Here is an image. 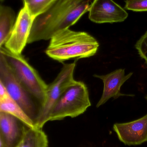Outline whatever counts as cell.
<instances>
[{
  "label": "cell",
  "instance_id": "cell-1",
  "mask_svg": "<svg viewBox=\"0 0 147 147\" xmlns=\"http://www.w3.org/2000/svg\"><path fill=\"white\" fill-rule=\"evenodd\" d=\"M90 0H56L35 18L28 44L48 40L57 32L69 28L89 9Z\"/></svg>",
  "mask_w": 147,
  "mask_h": 147
},
{
  "label": "cell",
  "instance_id": "cell-2",
  "mask_svg": "<svg viewBox=\"0 0 147 147\" xmlns=\"http://www.w3.org/2000/svg\"><path fill=\"white\" fill-rule=\"evenodd\" d=\"M99 47L97 40L88 33L67 28L58 32L51 38L45 52L52 59L63 63L70 59L92 57Z\"/></svg>",
  "mask_w": 147,
  "mask_h": 147
},
{
  "label": "cell",
  "instance_id": "cell-3",
  "mask_svg": "<svg viewBox=\"0 0 147 147\" xmlns=\"http://www.w3.org/2000/svg\"><path fill=\"white\" fill-rule=\"evenodd\" d=\"M0 54L3 56L17 78L41 107L45 99L48 84L22 54L13 53L3 46L0 47Z\"/></svg>",
  "mask_w": 147,
  "mask_h": 147
},
{
  "label": "cell",
  "instance_id": "cell-4",
  "mask_svg": "<svg viewBox=\"0 0 147 147\" xmlns=\"http://www.w3.org/2000/svg\"><path fill=\"white\" fill-rule=\"evenodd\" d=\"M91 105L89 91L86 85L77 81L63 92L54 105L49 121L77 117L83 114Z\"/></svg>",
  "mask_w": 147,
  "mask_h": 147
},
{
  "label": "cell",
  "instance_id": "cell-5",
  "mask_svg": "<svg viewBox=\"0 0 147 147\" xmlns=\"http://www.w3.org/2000/svg\"><path fill=\"white\" fill-rule=\"evenodd\" d=\"M0 82L6 87L11 97L32 119L35 126L40 105L20 82L3 56L1 54Z\"/></svg>",
  "mask_w": 147,
  "mask_h": 147
},
{
  "label": "cell",
  "instance_id": "cell-6",
  "mask_svg": "<svg viewBox=\"0 0 147 147\" xmlns=\"http://www.w3.org/2000/svg\"><path fill=\"white\" fill-rule=\"evenodd\" d=\"M75 63L64 64L56 78L47 85L45 99L40 110L35 128L41 129L49 121L51 112L63 92L76 80L73 78Z\"/></svg>",
  "mask_w": 147,
  "mask_h": 147
},
{
  "label": "cell",
  "instance_id": "cell-7",
  "mask_svg": "<svg viewBox=\"0 0 147 147\" xmlns=\"http://www.w3.org/2000/svg\"><path fill=\"white\" fill-rule=\"evenodd\" d=\"M35 18L25 6L21 9L10 37L3 47L15 54H21L26 45Z\"/></svg>",
  "mask_w": 147,
  "mask_h": 147
},
{
  "label": "cell",
  "instance_id": "cell-8",
  "mask_svg": "<svg viewBox=\"0 0 147 147\" xmlns=\"http://www.w3.org/2000/svg\"><path fill=\"white\" fill-rule=\"evenodd\" d=\"M89 12V20L99 24L122 22L128 16L127 11L113 0H94Z\"/></svg>",
  "mask_w": 147,
  "mask_h": 147
},
{
  "label": "cell",
  "instance_id": "cell-9",
  "mask_svg": "<svg viewBox=\"0 0 147 147\" xmlns=\"http://www.w3.org/2000/svg\"><path fill=\"white\" fill-rule=\"evenodd\" d=\"M113 128L120 140L125 145H141L147 141V114L130 122L115 123Z\"/></svg>",
  "mask_w": 147,
  "mask_h": 147
},
{
  "label": "cell",
  "instance_id": "cell-10",
  "mask_svg": "<svg viewBox=\"0 0 147 147\" xmlns=\"http://www.w3.org/2000/svg\"><path fill=\"white\" fill-rule=\"evenodd\" d=\"M29 127L15 117L0 112V140L5 147H17Z\"/></svg>",
  "mask_w": 147,
  "mask_h": 147
},
{
  "label": "cell",
  "instance_id": "cell-11",
  "mask_svg": "<svg viewBox=\"0 0 147 147\" xmlns=\"http://www.w3.org/2000/svg\"><path fill=\"white\" fill-rule=\"evenodd\" d=\"M125 74L124 69H119L106 75H94L95 78L102 80L104 85L103 92L97 104V108L105 104L111 98L117 99L122 96H133V95H125L121 92L122 86L133 74L132 72L127 75H125Z\"/></svg>",
  "mask_w": 147,
  "mask_h": 147
},
{
  "label": "cell",
  "instance_id": "cell-12",
  "mask_svg": "<svg viewBox=\"0 0 147 147\" xmlns=\"http://www.w3.org/2000/svg\"><path fill=\"white\" fill-rule=\"evenodd\" d=\"M0 112L10 114L20 120L31 128H36L34 123L9 94L0 97Z\"/></svg>",
  "mask_w": 147,
  "mask_h": 147
},
{
  "label": "cell",
  "instance_id": "cell-13",
  "mask_svg": "<svg viewBox=\"0 0 147 147\" xmlns=\"http://www.w3.org/2000/svg\"><path fill=\"white\" fill-rule=\"evenodd\" d=\"M16 15L10 7H0V47H3L11 35L15 24Z\"/></svg>",
  "mask_w": 147,
  "mask_h": 147
},
{
  "label": "cell",
  "instance_id": "cell-14",
  "mask_svg": "<svg viewBox=\"0 0 147 147\" xmlns=\"http://www.w3.org/2000/svg\"><path fill=\"white\" fill-rule=\"evenodd\" d=\"M47 136L41 129L28 127L17 147H47Z\"/></svg>",
  "mask_w": 147,
  "mask_h": 147
},
{
  "label": "cell",
  "instance_id": "cell-15",
  "mask_svg": "<svg viewBox=\"0 0 147 147\" xmlns=\"http://www.w3.org/2000/svg\"><path fill=\"white\" fill-rule=\"evenodd\" d=\"M30 14L35 18L45 12L56 0H22Z\"/></svg>",
  "mask_w": 147,
  "mask_h": 147
},
{
  "label": "cell",
  "instance_id": "cell-16",
  "mask_svg": "<svg viewBox=\"0 0 147 147\" xmlns=\"http://www.w3.org/2000/svg\"><path fill=\"white\" fill-rule=\"evenodd\" d=\"M125 8L136 12L147 11V0H125Z\"/></svg>",
  "mask_w": 147,
  "mask_h": 147
},
{
  "label": "cell",
  "instance_id": "cell-17",
  "mask_svg": "<svg viewBox=\"0 0 147 147\" xmlns=\"http://www.w3.org/2000/svg\"><path fill=\"white\" fill-rule=\"evenodd\" d=\"M135 47L140 57L147 64V31L136 42Z\"/></svg>",
  "mask_w": 147,
  "mask_h": 147
},
{
  "label": "cell",
  "instance_id": "cell-18",
  "mask_svg": "<svg viewBox=\"0 0 147 147\" xmlns=\"http://www.w3.org/2000/svg\"><path fill=\"white\" fill-rule=\"evenodd\" d=\"M146 99H147V96H146Z\"/></svg>",
  "mask_w": 147,
  "mask_h": 147
},
{
  "label": "cell",
  "instance_id": "cell-19",
  "mask_svg": "<svg viewBox=\"0 0 147 147\" xmlns=\"http://www.w3.org/2000/svg\"><path fill=\"white\" fill-rule=\"evenodd\" d=\"M3 0H1V1H3Z\"/></svg>",
  "mask_w": 147,
  "mask_h": 147
}]
</instances>
